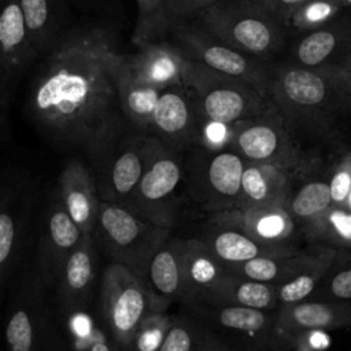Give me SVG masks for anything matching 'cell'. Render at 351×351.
<instances>
[{
  "label": "cell",
  "mask_w": 351,
  "mask_h": 351,
  "mask_svg": "<svg viewBox=\"0 0 351 351\" xmlns=\"http://www.w3.org/2000/svg\"><path fill=\"white\" fill-rule=\"evenodd\" d=\"M40 64L29 95L34 122L55 141L101 156L126 121L119 77L125 55L114 32L82 26L58 37Z\"/></svg>",
  "instance_id": "6da1fadb"
},
{
  "label": "cell",
  "mask_w": 351,
  "mask_h": 351,
  "mask_svg": "<svg viewBox=\"0 0 351 351\" xmlns=\"http://www.w3.org/2000/svg\"><path fill=\"white\" fill-rule=\"evenodd\" d=\"M267 96L295 133H324L351 110V86L339 66L280 64L270 70Z\"/></svg>",
  "instance_id": "7a4b0ae2"
},
{
  "label": "cell",
  "mask_w": 351,
  "mask_h": 351,
  "mask_svg": "<svg viewBox=\"0 0 351 351\" xmlns=\"http://www.w3.org/2000/svg\"><path fill=\"white\" fill-rule=\"evenodd\" d=\"M182 85L195 99L199 121L236 125L259 115L269 103L267 93L252 84L188 58L182 70Z\"/></svg>",
  "instance_id": "3957f363"
},
{
  "label": "cell",
  "mask_w": 351,
  "mask_h": 351,
  "mask_svg": "<svg viewBox=\"0 0 351 351\" xmlns=\"http://www.w3.org/2000/svg\"><path fill=\"white\" fill-rule=\"evenodd\" d=\"M199 19L221 41L262 60L284 45L285 27L259 0H219Z\"/></svg>",
  "instance_id": "277c9868"
},
{
  "label": "cell",
  "mask_w": 351,
  "mask_h": 351,
  "mask_svg": "<svg viewBox=\"0 0 351 351\" xmlns=\"http://www.w3.org/2000/svg\"><path fill=\"white\" fill-rule=\"evenodd\" d=\"M100 304L114 343L130 350L138 326L149 315L166 311L170 304L129 267L110 262L100 287Z\"/></svg>",
  "instance_id": "5b68a950"
},
{
  "label": "cell",
  "mask_w": 351,
  "mask_h": 351,
  "mask_svg": "<svg viewBox=\"0 0 351 351\" xmlns=\"http://www.w3.org/2000/svg\"><path fill=\"white\" fill-rule=\"evenodd\" d=\"M95 230L111 262L129 267L143 280L152 255L170 239L169 228L108 200L100 202Z\"/></svg>",
  "instance_id": "8992f818"
},
{
  "label": "cell",
  "mask_w": 351,
  "mask_h": 351,
  "mask_svg": "<svg viewBox=\"0 0 351 351\" xmlns=\"http://www.w3.org/2000/svg\"><path fill=\"white\" fill-rule=\"evenodd\" d=\"M230 148L247 162L271 163L292 173L306 165L296 133L270 100L259 115L233 126Z\"/></svg>",
  "instance_id": "52a82bcc"
},
{
  "label": "cell",
  "mask_w": 351,
  "mask_h": 351,
  "mask_svg": "<svg viewBox=\"0 0 351 351\" xmlns=\"http://www.w3.org/2000/svg\"><path fill=\"white\" fill-rule=\"evenodd\" d=\"M181 173V162L174 149L149 134V158L145 171L125 207L152 223L171 229Z\"/></svg>",
  "instance_id": "ba28073f"
},
{
  "label": "cell",
  "mask_w": 351,
  "mask_h": 351,
  "mask_svg": "<svg viewBox=\"0 0 351 351\" xmlns=\"http://www.w3.org/2000/svg\"><path fill=\"white\" fill-rule=\"evenodd\" d=\"M171 33L174 34L176 44L188 59L218 73L244 80L267 93L271 67L265 66L262 59L230 47L204 27L182 22L176 25Z\"/></svg>",
  "instance_id": "9c48e42d"
},
{
  "label": "cell",
  "mask_w": 351,
  "mask_h": 351,
  "mask_svg": "<svg viewBox=\"0 0 351 351\" xmlns=\"http://www.w3.org/2000/svg\"><path fill=\"white\" fill-rule=\"evenodd\" d=\"M36 58L21 0H1L0 15V125L7 133V111L22 71Z\"/></svg>",
  "instance_id": "30bf717a"
},
{
  "label": "cell",
  "mask_w": 351,
  "mask_h": 351,
  "mask_svg": "<svg viewBox=\"0 0 351 351\" xmlns=\"http://www.w3.org/2000/svg\"><path fill=\"white\" fill-rule=\"evenodd\" d=\"M85 233L73 221L60 197L47 208L38 244L37 276L45 284L58 282L69 255L78 247Z\"/></svg>",
  "instance_id": "8fae6325"
},
{
  "label": "cell",
  "mask_w": 351,
  "mask_h": 351,
  "mask_svg": "<svg viewBox=\"0 0 351 351\" xmlns=\"http://www.w3.org/2000/svg\"><path fill=\"white\" fill-rule=\"evenodd\" d=\"M210 214L213 225L234 228L267 245L289 247L287 243L295 230V219L284 206L234 207Z\"/></svg>",
  "instance_id": "7c38bea8"
},
{
  "label": "cell",
  "mask_w": 351,
  "mask_h": 351,
  "mask_svg": "<svg viewBox=\"0 0 351 351\" xmlns=\"http://www.w3.org/2000/svg\"><path fill=\"white\" fill-rule=\"evenodd\" d=\"M197 129V107L191 92L184 85L162 90L154 111L149 134L174 149L196 143Z\"/></svg>",
  "instance_id": "4fadbf2b"
},
{
  "label": "cell",
  "mask_w": 351,
  "mask_h": 351,
  "mask_svg": "<svg viewBox=\"0 0 351 351\" xmlns=\"http://www.w3.org/2000/svg\"><path fill=\"white\" fill-rule=\"evenodd\" d=\"M30 210V189L23 180L11 177L1 189L0 208V280L4 287L26 237Z\"/></svg>",
  "instance_id": "5bb4252c"
},
{
  "label": "cell",
  "mask_w": 351,
  "mask_h": 351,
  "mask_svg": "<svg viewBox=\"0 0 351 351\" xmlns=\"http://www.w3.org/2000/svg\"><path fill=\"white\" fill-rule=\"evenodd\" d=\"M137 48L134 53L126 55V62L138 80L160 92L182 85L186 56L177 44L160 40Z\"/></svg>",
  "instance_id": "9a60e30c"
},
{
  "label": "cell",
  "mask_w": 351,
  "mask_h": 351,
  "mask_svg": "<svg viewBox=\"0 0 351 351\" xmlns=\"http://www.w3.org/2000/svg\"><path fill=\"white\" fill-rule=\"evenodd\" d=\"M351 45V19L336 21L300 34L291 49V62L304 67L337 66Z\"/></svg>",
  "instance_id": "2e32d148"
},
{
  "label": "cell",
  "mask_w": 351,
  "mask_h": 351,
  "mask_svg": "<svg viewBox=\"0 0 351 351\" xmlns=\"http://www.w3.org/2000/svg\"><path fill=\"white\" fill-rule=\"evenodd\" d=\"M59 197L85 234L96 229L100 200L90 171L78 159L69 160L59 176Z\"/></svg>",
  "instance_id": "e0dca14e"
},
{
  "label": "cell",
  "mask_w": 351,
  "mask_h": 351,
  "mask_svg": "<svg viewBox=\"0 0 351 351\" xmlns=\"http://www.w3.org/2000/svg\"><path fill=\"white\" fill-rule=\"evenodd\" d=\"M96 277V255L92 234H85L66 259L58 278V300L63 311L85 307Z\"/></svg>",
  "instance_id": "ac0fdd59"
},
{
  "label": "cell",
  "mask_w": 351,
  "mask_h": 351,
  "mask_svg": "<svg viewBox=\"0 0 351 351\" xmlns=\"http://www.w3.org/2000/svg\"><path fill=\"white\" fill-rule=\"evenodd\" d=\"M188 303L241 306L276 311L280 308L278 285L228 273L219 282L195 296Z\"/></svg>",
  "instance_id": "d6986e66"
},
{
  "label": "cell",
  "mask_w": 351,
  "mask_h": 351,
  "mask_svg": "<svg viewBox=\"0 0 351 351\" xmlns=\"http://www.w3.org/2000/svg\"><path fill=\"white\" fill-rule=\"evenodd\" d=\"M245 159L233 148L215 151L206 167V208L208 213L233 208L241 192Z\"/></svg>",
  "instance_id": "ffe728a7"
},
{
  "label": "cell",
  "mask_w": 351,
  "mask_h": 351,
  "mask_svg": "<svg viewBox=\"0 0 351 351\" xmlns=\"http://www.w3.org/2000/svg\"><path fill=\"white\" fill-rule=\"evenodd\" d=\"M292 174V171L277 165L245 162L241 192L236 207L261 204L287 207L291 196Z\"/></svg>",
  "instance_id": "44dd1931"
},
{
  "label": "cell",
  "mask_w": 351,
  "mask_h": 351,
  "mask_svg": "<svg viewBox=\"0 0 351 351\" xmlns=\"http://www.w3.org/2000/svg\"><path fill=\"white\" fill-rule=\"evenodd\" d=\"M350 315L351 311L340 306L302 300L278 308L276 318V335L293 336L307 330L335 328L344 325Z\"/></svg>",
  "instance_id": "7402d4cb"
},
{
  "label": "cell",
  "mask_w": 351,
  "mask_h": 351,
  "mask_svg": "<svg viewBox=\"0 0 351 351\" xmlns=\"http://www.w3.org/2000/svg\"><path fill=\"white\" fill-rule=\"evenodd\" d=\"M181 247L182 239H169L162 244L152 255L144 277L151 289L169 303L186 298Z\"/></svg>",
  "instance_id": "603a6c76"
},
{
  "label": "cell",
  "mask_w": 351,
  "mask_h": 351,
  "mask_svg": "<svg viewBox=\"0 0 351 351\" xmlns=\"http://www.w3.org/2000/svg\"><path fill=\"white\" fill-rule=\"evenodd\" d=\"M319 259V256H308L289 248L287 251L259 256L244 263L228 265L225 269L229 274L278 285L308 269Z\"/></svg>",
  "instance_id": "cb8c5ba5"
},
{
  "label": "cell",
  "mask_w": 351,
  "mask_h": 351,
  "mask_svg": "<svg viewBox=\"0 0 351 351\" xmlns=\"http://www.w3.org/2000/svg\"><path fill=\"white\" fill-rule=\"evenodd\" d=\"M181 259L186 289L184 302L210 289L228 274L225 265L202 239H182Z\"/></svg>",
  "instance_id": "d4e9b609"
},
{
  "label": "cell",
  "mask_w": 351,
  "mask_h": 351,
  "mask_svg": "<svg viewBox=\"0 0 351 351\" xmlns=\"http://www.w3.org/2000/svg\"><path fill=\"white\" fill-rule=\"evenodd\" d=\"M148 158L149 134L129 140L123 149L115 156L108 177L112 203L126 206L145 171Z\"/></svg>",
  "instance_id": "484cf974"
},
{
  "label": "cell",
  "mask_w": 351,
  "mask_h": 351,
  "mask_svg": "<svg viewBox=\"0 0 351 351\" xmlns=\"http://www.w3.org/2000/svg\"><path fill=\"white\" fill-rule=\"evenodd\" d=\"M202 240L225 266L244 263L259 256L278 254L291 248L267 245L256 241L241 230L219 225H213V229L207 232Z\"/></svg>",
  "instance_id": "4316f807"
},
{
  "label": "cell",
  "mask_w": 351,
  "mask_h": 351,
  "mask_svg": "<svg viewBox=\"0 0 351 351\" xmlns=\"http://www.w3.org/2000/svg\"><path fill=\"white\" fill-rule=\"evenodd\" d=\"M196 304V310L226 330L247 336L276 335L277 311L226 304Z\"/></svg>",
  "instance_id": "83f0119b"
},
{
  "label": "cell",
  "mask_w": 351,
  "mask_h": 351,
  "mask_svg": "<svg viewBox=\"0 0 351 351\" xmlns=\"http://www.w3.org/2000/svg\"><path fill=\"white\" fill-rule=\"evenodd\" d=\"M126 55L119 77L122 110L126 121L130 125H133L143 134H149L152 117L160 96V90L143 82L130 71L126 62Z\"/></svg>",
  "instance_id": "f1b7e54d"
},
{
  "label": "cell",
  "mask_w": 351,
  "mask_h": 351,
  "mask_svg": "<svg viewBox=\"0 0 351 351\" xmlns=\"http://www.w3.org/2000/svg\"><path fill=\"white\" fill-rule=\"evenodd\" d=\"M34 55H45L59 36L58 0H21Z\"/></svg>",
  "instance_id": "f546056e"
},
{
  "label": "cell",
  "mask_w": 351,
  "mask_h": 351,
  "mask_svg": "<svg viewBox=\"0 0 351 351\" xmlns=\"http://www.w3.org/2000/svg\"><path fill=\"white\" fill-rule=\"evenodd\" d=\"M33 302L21 300L12 310L5 325V343L8 351H36L40 315Z\"/></svg>",
  "instance_id": "4dcf8cb0"
},
{
  "label": "cell",
  "mask_w": 351,
  "mask_h": 351,
  "mask_svg": "<svg viewBox=\"0 0 351 351\" xmlns=\"http://www.w3.org/2000/svg\"><path fill=\"white\" fill-rule=\"evenodd\" d=\"M346 8L341 0H307L288 16L284 27L300 36L336 21Z\"/></svg>",
  "instance_id": "1f68e13d"
},
{
  "label": "cell",
  "mask_w": 351,
  "mask_h": 351,
  "mask_svg": "<svg viewBox=\"0 0 351 351\" xmlns=\"http://www.w3.org/2000/svg\"><path fill=\"white\" fill-rule=\"evenodd\" d=\"M137 18L133 29L132 43L136 47L147 43L160 41L173 32L165 8V0H134Z\"/></svg>",
  "instance_id": "d6a6232c"
},
{
  "label": "cell",
  "mask_w": 351,
  "mask_h": 351,
  "mask_svg": "<svg viewBox=\"0 0 351 351\" xmlns=\"http://www.w3.org/2000/svg\"><path fill=\"white\" fill-rule=\"evenodd\" d=\"M333 204L329 182L311 181L302 185L295 193H291L287 208L293 219L306 223L324 215Z\"/></svg>",
  "instance_id": "836d02e7"
},
{
  "label": "cell",
  "mask_w": 351,
  "mask_h": 351,
  "mask_svg": "<svg viewBox=\"0 0 351 351\" xmlns=\"http://www.w3.org/2000/svg\"><path fill=\"white\" fill-rule=\"evenodd\" d=\"M215 337L186 317H173L159 351H204Z\"/></svg>",
  "instance_id": "e575fe53"
},
{
  "label": "cell",
  "mask_w": 351,
  "mask_h": 351,
  "mask_svg": "<svg viewBox=\"0 0 351 351\" xmlns=\"http://www.w3.org/2000/svg\"><path fill=\"white\" fill-rule=\"evenodd\" d=\"M326 266H328V262L324 256L308 269L303 270L302 273L296 274L288 281L278 284L280 307L306 300L307 296L311 295L313 291L315 289Z\"/></svg>",
  "instance_id": "d590c367"
},
{
  "label": "cell",
  "mask_w": 351,
  "mask_h": 351,
  "mask_svg": "<svg viewBox=\"0 0 351 351\" xmlns=\"http://www.w3.org/2000/svg\"><path fill=\"white\" fill-rule=\"evenodd\" d=\"M173 317L167 315L166 311L155 313L149 315L138 326L130 350L132 351H159L163 340L167 335V330L171 325Z\"/></svg>",
  "instance_id": "8d00e7d4"
},
{
  "label": "cell",
  "mask_w": 351,
  "mask_h": 351,
  "mask_svg": "<svg viewBox=\"0 0 351 351\" xmlns=\"http://www.w3.org/2000/svg\"><path fill=\"white\" fill-rule=\"evenodd\" d=\"M329 186L333 204L337 208L346 206L351 192V152L344 154L340 162L336 165L329 181Z\"/></svg>",
  "instance_id": "74e56055"
},
{
  "label": "cell",
  "mask_w": 351,
  "mask_h": 351,
  "mask_svg": "<svg viewBox=\"0 0 351 351\" xmlns=\"http://www.w3.org/2000/svg\"><path fill=\"white\" fill-rule=\"evenodd\" d=\"M217 1L219 0H165V8L174 29L176 25L185 22L186 18L199 16Z\"/></svg>",
  "instance_id": "f35d334b"
},
{
  "label": "cell",
  "mask_w": 351,
  "mask_h": 351,
  "mask_svg": "<svg viewBox=\"0 0 351 351\" xmlns=\"http://www.w3.org/2000/svg\"><path fill=\"white\" fill-rule=\"evenodd\" d=\"M267 11L284 26L288 16L307 0H259Z\"/></svg>",
  "instance_id": "ab89813d"
},
{
  "label": "cell",
  "mask_w": 351,
  "mask_h": 351,
  "mask_svg": "<svg viewBox=\"0 0 351 351\" xmlns=\"http://www.w3.org/2000/svg\"><path fill=\"white\" fill-rule=\"evenodd\" d=\"M329 292L340 300L351 299V267L341 270L332 277L329 284Z\"/></svg>",
  "instance_id": "60d3db41"
},
{
  "label": "cell",
  "mask_w": 351,
  "mask_h": 351,
  "mask_svg": "<svg viewBox=\"0 0 351 351\" xmlns=\"http://www.w3.org/2000/svg\"><path fill=\"white\" fill-rule=\"evenodd\" d=\"M337 66H339V69L341 70L343 75L346 77L347 82L351 86V45H350V48L347 49V52L344 53V56L341 58V60L339 62Z\"/></svg>",
  "instance_id": "b9f144b4"
},
{
  "label": "cell",
  "mask_w": 351,
  "mask_h": 351,
  "mask_svg": "<svg viewBox=\"0 0 351 351\" xmlns=\"http://www.w3.org/2000/svg\"><path fill=\"white\" fill-rule=\"evenodd\" d=\"M89 351H114V348L106 339H96L90 344Z\"/></svg>",
  "instance_id": "7bdbcfd3"
},
{
  "label": "cell",
  "mask_w": 351,
  "mask_h": 351,
  "mask_svg": "<svg viewBox=\"0 0 351 351\" xmlns=\"http://www.w3.org/2000/svg\"><path fill=\"white\" fill-rule=\"evenodd\" d=\"M204 351H233L228 344L222 343L221 340H218L217 337L211 341V344L204 350Z\"/></svg>",
  "instance_id": "ee69618b"
},
{
  "label": "cell",
  "mask_w": 351,
  "mask_h": 351,
  "mask_svg": "<svg viewBox=\"0 0 351 351\" xmlns=\"http://www.w3.org/2000/svg\"><path fill=\"white\" fill-rule=\"evenodd\" d=\"M346 206L351 210V192H350V195H348V199H347V203H346Z\"/></svg>",
  "instance_id": "f6af8a7d"
},
{
  "label": "cell",
  "mask_w": 351,
  "mask_h": 351,
  "mask_svg": "<svg viewBox=\"0 0 351 351\" xmlns=\"http://www.w3.org/2000/svg\"><path fill=\"white\" fill-rule=\"evenodd\" d=\"M341 1H343L348 8H351V0H341Z\"/></svg>",
  "instance_id": "bcb514c9"
}]
</instances>
